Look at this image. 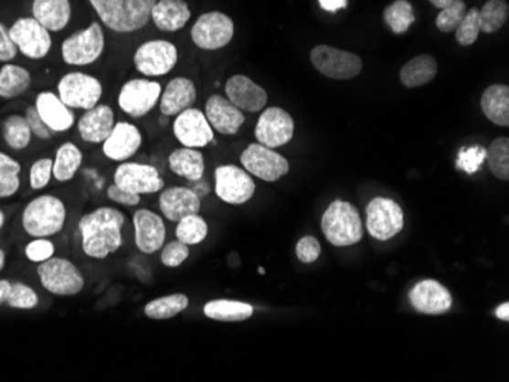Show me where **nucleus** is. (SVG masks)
Wrapping results in <instances>:
<instances>
[{
	"instance_id": "1",
	"label": "nucleus",
	"mask_w": 509,
	"mask_h": 382,
	"mask_svg": "<svg viewBox=\"0 0 509 382\" xmlns=\"http://www.w3.org/2000/svg\"><path fill=\"white\" fill-rule=\"evenodd\" d=\"M124 212L111 206L83 215L79 223L80 242L84 255L90 260H104L124 246Z\"/></svg>"
},
{
	"instance_id": "2",
	"label": "nucleus",
	"mask_w": 509,
	"mask_h": 382,
	"mask_svg": "<svg viewBox=\"0 0 509 382\" xmlns=\"http://www.w3.org/2000/svg\"><path fill=\"white\" fill-rule=\"evenodd\" d=\"M101 22L115 32H134L147 27L157 0H89Z\"/></svg>"
},
{
	"instance_id": "3",
	"label": "nucleus",
	"mask_w": 509,
	"mask_h": 382,
	"mask_svg": "<svg viewBox=\"0 0 509 382\" xmlns=\"http://www.w3.org/2000/svg\"><path fill=\"white\" fill-rule=\"evenodd\" d=\"M68 209L58 196H37L29 201L22 212V228L31 238L56 237L65 228Z\"/></svg>"
},
{
	"instance_id": "4",
	"label": "nucleus",
	"mask_w": 509,
	"mask_h": 382,
	"mask_svg": "<svg viewBox=\"0 0 509 382\" xmlns=\"http://www.w3.org/2000/svg\"><path fill=\"white\" fill-rule=\"evenodd\" d=\"M321 228L331 246L351 247L362 241V218L348 201H333L322 215Z\"/></svg>"
},
{
	"instance_id": "5",
	"label": "nucleus",
	"mask_w": 509,
	"mask_h": 382,
	"mask_svg": "<svg viewBox=\"0 0 509 382\" xmlns=\"http://www.w3.org/2000/svg\"><path fill=\"white\" fill-rule=\"evenodd\" d=\"M37 276L42 287L58 297L77 296L86 285L83 273L74 262L56 256L38 264Z\"/></svg>"
},
{
	"instance_id": "6",
	"label": "nucleus",
	"mask_w": 509,
	"mask_h": 382,
	"mask_svg": "<svg viewBox=\"0 0 509 382\" xmlns=\"http://www.w3.org/2000/svg\"><path fill=\"white\" fill-rule=\"evenodd\" d=\"M106 46L102 27L98 22L68 37L61 46V57L69 66H89L95 63Z\"/></svg>"
},
{
	"instance_id": "7",
	"label": "nucleus",
	"mask_w": 509,
	"mask_h": 382,
	"mask_svg": "<svg viewBox=\"0 0 509 382\" xmlns=\"http://www.w3.org/2000/svg\"><path fill=\"white\" fill-rule=\"evenodd\" d=\"M367 233L378 241H389L404 228V212L392 198L376 196L366 207Z\"/></svg>"
},
{
	"instance_id": "8",
	"label": "nucleus",
	"mask_w": 509,
	"mask_h": 382,
	"mask_svg": "<svg viewBox=\"0 0 509 382\" xmlns=\"http://www.w3.org/2000/svg\"><path fill=\"white\" fill-rule=\"evenodd\" d=\"M313 66L325 77L346 81L362 72L363 61L357 54L348 50L335 49L333 46H316L312 50Z\"/></svg>"
},
{
	"instance_id": "9",
	"label": "nucleus",
	"mask_w": 509,
	"mask_h": 382,
	"mask_svg": "<svg viewBox=\"0 0 509 382\" xmlns=\"http://www.w3.org/2000/svg\"><path fill=\"white\" fill-rule=\"evenodd\" d=\"M58 98L69 109L90 110L102 96V84L88 73L70 72L58 81Z\"/></svg>"
},
{
	"instance_id": "10",
	"label": "nucleus",
	"mask_w": 509,
	"mask_h": 382,
	"mask_svg": "<svg viewBox=\"0 0 509 382\" xmlns=\"http://www.w3.org/2000/svg\"><path fill=\"white\" fill-rule=\"evenodd\" d=\"M243 168L250 175L260 178L262 182L275 183L285 177L290 171L289 160L276 153L273 148H267L261 143H250L243 151L239 159Z\"/></svg>"
},
{
	"instance_id": "11",
	"label": "nucleus",
	"mask_w": 509,
	"mask_h": 382,
	"mask_svg": "<svg viewBox=\"0 0 509 382\" xmlns=\"http://www.w3.org/2000/svg\"><path fill=\"white\" fill-rule=\"evenodd\" d=\"M257 185L252 175L235 164H223L216 169V194L228 205L241 206L252 200Z\"/></svg>"
},
{
	"instance_id": "12",
	"label": "nucleus",
	"mask_w": 509,
	"mask_h": 382,
	"mask_svg": "<svg viewBox=\"0 0 509 382\" xmlns=\"http://www.w3.org/2000/svg\"><path fill=\"white\" fill-rule=\"evenodd\" d=\"M161 95L162 86L159 82L145 78H136L121 87L118 105L132 118H143L156 107Z\"/></svg>"
},
{
	"instance_id": "13",
	"label": "nucleus",
	"mask_w": 509,
	"mask_h": 382,
	"mask_svg": "<svg viewBox=\"0 0 509 382\" xmlns=\"http://www.w3.org/2000/svg\"><path fill=\"white\" fill-rule=\"evenodd\" d=\"M235 27L232 18L220 11L203 14L191 29L194 45L200 49L218 50L229 45L234 38Z\"/></svg>"
},
{
	"instance_id": "14",
	"label": "nucleus",
	"mask_w": 509,
	"mask_h": 382,
	"mask_svg": "<svg viewBox=\"0 0 509 382\" xmlns=\"http://www.w3.org/2000/svg\"><path fill=\"white\" fill-rule=\"evenodd\" d=\"M179 52L173 43L166 40H152L139 46L134 52V68L150 78L164 77L175 68Z\"/></svg>"
},
{
	"instance_id": "15",
	"label": "nucleus",
	"mask_w": 509,
	"mask_h": 382,
	"mask_svg": "<svg viewBox=\"0 0 509 382\" xmlns=\"http://www.w3.org/2000/svg\"><path fill=\"white\" fill-rule=\"evenodd\" d=\"M113 183L121 189L136 196L157 194L165 187L164 178L159 175V171L154 166L136 162H122L116 168Z\"/></svg>"
},
{
	"instance_id": "16",
	"label": "nucleus",
	"mask_w": 509,
	"mask_h": 382,
	"mask_svg": "<svg viewBox=\"0 0 509 382\" xmlns=\"http://www.w3.org/2000/svg\"><path fill=\"white\" fill-rule=\"evenodd\" d=\"M294 121L289 111L280 107H269L262 111L255 127L258 143L267 148H280L293 139Z\"/></svg>"
},
{
	"instance_id": "17",
	"label": "nucleus",
	"mask_w": 509,
	"mask_h": 382,
	"mask_svg": "<svg viewBox=\"0 0 509 382\" xmlns=\"http://www.w3.org/2000/svg\"><path fill=\"white\" fill-rule=\"evenodd\" d=\"M10 36L19 52L31 59L45 58L52 48L49 31L34 17L19 18L11 27Z\"/></svg>"
},
{
	"instance_id": "18",
	"label": "nucleus",
	"mask_w": 509,
	"mask_h": 382,
	"mask_svg": "<svg viewBox=\"0 0 509 382\" xmlns=\"http://www.w3.org/2000/svg\"><path fill=\"white\" fill-rule=\"evenodd\" d=\"M408 302L419 314L440 315L453 306L451 292L433 279H424L408 292Z\"/></svg>"
},
{
	"instance_id": "19",
	"label": "nucleus",
	"mask_w": 509,
	"mask_h": 382,
	"mask_svg": "<svg viewBox=\"0 0 509 382\" xmlns=\"http://www.w3.org/2000/svg\"><path fill=\"white\" fill-rule=\"evenodd\" d=\"M173 132L177 141L186 148H203L214 142V130L207 122V116L202 110H185L177 114Z\"/></svg>"
},
{
	"instance_id": "20",
	"label": "nucleus",
	"mask_w": 509,
	"mask_h": 382,
	"mask_svg": "<svg viewBox=\"0 0 509 382\" xmlns=\"http://www.w3.org/2000/svg\"><path fill=\"white\" fill-rule=\"evenodd\" d=\"M134 246L143 255H153L165 244L164 218L150 209H139L133 215Z\"/></svg>"
},
{
	"instance_id": "21",
	"label": "nucleus",
	"mask_w": 509,
	"mask_h": 382,
	"mask_svg": "<svg viewBox=\"0 0 509 382\" xmlns=\"http://www.w3.org/2000/svg\"><path fill=\"white\" fill-rule=\"evenodd\" d=\"M226 98L241 111L257 113L266 109L269 95L246 75H234L226 82Z\"/></svg>"
},
{
	"instance_id": "22",
	"label": "nucleus",
	"mask_w": 509,
	"mask_h": 382,
	"mask_svg": "<svg viewBox=\"0 0 509 382\" xmlns=\"http://www.w3.org/2000/svg\"><path fill=\"white\" fill-rule=\"evenodd\" d=\"M143 145V134L130 122H116L111 136L102 142V153L113 162H127Z\"/></svg>"
},
{
	"instance_id": "23",
	"label": "nucleus",
	"mask_w": 509,
	"mask_h": 382,
	"mask_svg": "<svg viewBox=\"0 0 509 382\" xmlns=\"http://www.w3.org/2000/svg\"><path fill=\"white\" fill-rule=\"evenodd\" d=\"M205 116L212 130L223 136H234L246 122L244 113L235 107L226 96L212 95L205 105Z\"/></svg>"
},
{
	"instance_id": "24",
	"label": "nucleus",
	"mask_w": 509,
	"mask_h": 382,
	"mask_svg": "<svg viewBox=\"0 0 509 382\" xmlns=\"http://www.w3.org/2000/svg\"><path fill=\"white\" fill-rule=\"evenodd\" d=\"M202 207L200 196L191 187L173 186L162 189L159 209L168 221L179 223L189 215L198 214Z\"/></svg>"
},
{
	"instance_id": "25",
	"label": "nucleus",
	"mask_w": 509,
	"mask_h": 382,
	"mask_svg": "<svg viewBox=\"0 0 509 382\" xmlns=\"http://www.w3.org/2000/svg\"><path fill=\"white\" fill-rule=\"evenodd\" d=\"M115 113L109 105L98 104L79 121L80 136L88 143H102L115 127Z\"/></svg>"
},
{
	"instance_id": "26",
	"label": "nucleus",
	"mask_w": 509,
	"mask_h": 382,
	"mask_svg": "<svg viewBox=\"0 0 509 382\" xmlns=\"http://www.w3.org/2000/svg\"><path fill=\"white\" fill-rule=\"evenodd\" d=\"M197 100V89L189 78H173L161 95V111L164 116H177L191 109Z\"/></svg>"
},
{
	"instance_id": "27",
	"label": "nucleus",
	"mask_w": 509,
	"mask_h": 382,
	"mask_svg": "<svg viewBox=\"0 0 509 382\" xmlns=\"http://www.w3.org/2000/svg\"><path fill=\"white\" fill-rule=\"evenodd\" d=\"M37 109L43 122L51 128L54 133L68 132L74 127L75 116L69 107L52 91H42L36 101Z\"/></svg>"
},
{
	"instance_id": "28",
	"label": "nucleus",
	"mask_w": 509,
	"mask_h": 382,
	"mask_svg": "<svg viewBox=\"0 0 509 382\" xmlns=\"http://www.w3.org/2000/svg\"><path fill=\"white\" fill-rule=\"evenodd\" d=\"M189 18L191 11L185 0H157L153 6L152 20L164 32L179 31Z\"/></svg>"
},
{
	"instance_id": "29",
	"label": "nucleus",
	"mask_w": 509,
	"mask_h": 382,
	"mask_svg": "<svg viewBox=\"0 0 509 382\" xmlns=\"http://www.w3.org/2000/svg\"><path fill=\"white\" fill-rule=\"evenodd\" d=\"M34 18L48 31H61L70 20L69 0H34Z\"/></svg>"
},
{
	"instance_id": "30",
	"label": "nucleus",
	"mask_w": 509,
	"mask_h": 382,
	"mask_svg": "<svg viewBox=\"0 0 509 382\" xmlns=\"http://www.w3.org/2000/svg\"><path fill=\"white\" fill-rule=\"evenodd\" d=\"M481 109L485 118L500 127L509 125V87L493 84L481 98Z\"/></svg>"
},
{
	"instance_id": "31",
	"label": "nucleus",
	"mask_w": 509,
	"mask_h": 382,
	"mask_svg": "<svg viewBox=\"0 0 509 382\" xmlns=\"http://www.w3.org/2000/svg\"><path fill=\"white\" fill-rule=\"evenodd\" d=\"M253 306L246 302L229 301V299H217L207 302L203 306V314L214 322H225V324H239L246 322L252 317Z\"/></svg>"
},
{
	"instance_id": "32",
	"label": "nucleus",
	"mask_w": 509,
	"mask_h": 382,
	"mask_svg": "<svg viewBox=\"0 0 509 382\" xmlns=\"http://www.w3.org/2000/svg\"><path fill=\"white\" fill-rule=\"evenodd\" d=\"M170 169L188 182H197L205 175V157L196 148H177L168 157Z\"/></svg>"
},
{
	"instance_id": "33",
	"label": "nucleus",
	"mask_w": 509,
	"mask_h": 382,
	"mask_svg": "<svg viewBox=\"0 0 509 382\" xmlns=\"http://www.w3.org/2000/svg\"><path fill=\"white\" fill-rule=\"evenodd\" d=\"M438 75V61L431 55H418L415 58L410 59L408 63L404 64L401 72H399V80L403 82L404 87L408 89H415V87H422L435 80Z\"/></svg>"
},
{
	"instance_id": "34",
	"label": "nucleus",
	"mask_w": 509,
	"mask_h": 382,
	"mask_svg": "<svg viewBox=\"0 0 509 382\" xmlns=\"http://www.w3.org/2000/svg\"><path fill=\"white\" fill-rule=\"evenodd\" d=\"M83 164V153L72 142H66L57 150L56 159L52 164V177L57 182H70Z\"/></svg>"
},
{
	"instance_id": "35",
	"label": "nucleus",
	"mask_w": 509,
	"mask_h": 382,
	"mask_svg": "<svg viewBox=\"0 0 509 382\" xmlns=\"http://www.w3.org/2000/svg\"><path fill=\"white\" fill-rule=\"evenodd\" d=\"M31 86V73L16 64H5L0 69V98L13 100L24 95Z\"/></svg>"
},
{
	"instance_id": "36",
	"label": "nucleus",
	"mask_w": 509,
	"mask_h": 382,
	"mask_svg": "<svg viewBox=\"0 0 509 382\" xmlns=\"http://www.w3.org/2000/svg\"><path fill=\"white\" fill-rule=\"evenodd\" d=\"M188 306V296L184 292H177L148 302L147 305L143 306V314L147 315V319L170 320L184 313Z\"/></svg>"
},
{
	"instance_id": "37",
	"label": "nucleus",
	"mask_w": 509,
	"mask_h": 382,
	"mask_svg": "<svg viewBox=\"0 0 509 382\" xmlns=\"http://www.w3.org/2000/svg\"><path fill=\"white\" fill-rule=\"evenodd\" d=\"M2 134H4L6 145L17 151L27 148L29 145V142H31V137H33V133H31V128H29L27 119L24 116H20V114H10L4 121Z\"/></svg>"
},
{
	"instance_id": "38",
	"label": "nucleus",
	"mask_w": 509,
	"mask_h": 382,
	"mask_svg": "<svg viewBox=\"0 0 509 382\" xmlns=\"http://www.w3.org/2000/svg\"><path fill=\"white\" fill-rule=\"evenodd\" d=\"M383 18L394 34H404L415 23V11L408 0H395L385 9Z\"/></svg>"
},
{
	"instance_id": "39",
	"label": "nucleus",
	"mask_w": 509,
	"mask_h": 382,
	"mask_svg": "<svg viewBox=\"0 0 509 382\" xmlns=\"http://www.w3.org/2000/svg\"><path fill=\"white\" fill-rule=\"evenodd\" d=\"M485 160H488V168L491 174L499 180H509V139L499 137L491 142L490 148L486 150Z\"/></svg>"
},
{
	"instance_id": "40",
	"label": "nucleus",
	"mask_w": 509,
	"mask_h": 382,
	"mask_svg": "<svg viewBox=\"0 0 509 382\" xmlns=\"http://www.w3.org/2000/svg\"><path fill=\"white\" fill-rule=\"evenodd\" d=\"M209 233L207 219L198 214L189 215L180 219L175 228V238L186 246H197L205 241Z\"/></svg>"
},
{
	"instance_id": "41",
	"label": "nucleus",
	"mask_w": 509,
	"mask_h": 382,
	"mask_svg": "<svg viewBox=\"0 0 509 382\" xmlns=\"http://www.w3.org/2000/svg\"><path fill=\"white\" fill-rule=\"evenodd\" d=\"M509 17V5L504 0H488L481 11V31L485 34H494L504 27Z\"/></svg>"
},
{
	"instance_id": "42",
	"label": "nucleus",
	"mask_w": 509,
	"mask_h": 382,
	"mask_svg": "<svg viewBox=\"0 0 509 382\" xmlns=\"http://www.w3.org/2000/svg\"><path fill=\"white\" fill-rule=\"evenodd\" d=\"M19 162L0 151V198H10L20 189Z\"/></svg>"
},
{
	"instance_id": "43",
	"label": "nucleus",
	"mask_w": 509,
	"mask_h": 382,
	"mask_svg": "<svg viewBox=\"0 0 509 382\" xmlns=\"http://www.w3.org/2000/svg\"><path fill=\"white\" fill-rule=\"evenodd\" d=\"M5 303L13 310H34L38 306L37 292L27 283H11L10 294L6 297Z\"/></svg>"
},
{
	"instance_id": "44",
	"label": "nucleus",
	"mask_w": 509,
	"mask_h": 382,
	"mask_svg": "<svg viewBox=\"0 0 509 382\" xmlns=\"http://www.w3.org/2000/svg\"><path fill=\"white\" fill-rule=\"evenodd\" d=\"M467 11L468 9L463 0H453L451 4L440 9V13L436 17V27H438L440 32H445V34L456 31V27H459V23L462 22V18L465 17Z\"/></svg>"
},
{
	"instance_id": "45",
	"label": "nucleus",
	"mask_w": 509,
	"mask_h": 382,
	"mask_svg": "<svg viewBox=\"0 0 509 382\" xmlns=\"http://www.w3.org/2000/svg\"><path fill=\"white\" fill-rule=\"evenodd\" d=\"M456 41L461 46H472L476 43L481 34V18H479V9L472 8L467 11L462 22L456 27Z\"/></svg>"
},
{
	"instance_id": "46",
	"label": "nucleus",
	"mask_w": 509,
	"mask_h": 382,
	"mask_svg": "<svg viewBox=\"0 0 509 382\" xmlns=\"http://www.w3.org/2000/svg\"><path fill=\"white\" fill-rule=\"evenodd\" d=\"M189 246L184 242L175 239V241L164 244L162 247L161 262L165 265L166 269H177L188 260Z\"/></svg>"
},
{
	"instance_id": "47",
	"label": "nucleus",
	"mask_w": 509,
	"mask_h": 382,
	"mask_svg": "<svg viewBox=\"0 0 509 382\" xmlns=\"http://www.w3.org/2000/svg\"><path fill=\"white\" fill-rule=\"evenodd\" d=\"M56 253L54 242L49 238H34L28 246L25 247V256L33 264H42L45 260L52 258Z\"/></svg>"
},
{
	"instance_id": "48",
	"label": "nucleus",
	"mask_w": 509,
	"mask_h": 382,
	"mask_svg": "<svg viewBox=\"0 0 509 382\" xmlns=\"http://www.w3.org/2000/svg\"><path fill=\"white\" fill-rule=\"evenodd\" d=\"M52 164L54 160L43 157L34 162L33 166L29 169V185L34 191H40L49 185L52 178Z\"/></svg>"
},
{
	"instance_id": "49",
	"label": "nucleus",
	"mask_w": 509,
	"mask_h": 382,
	"mask_svg": "<svg viewBox=\"0 0 509 382\" xmlns=\"http://www.w3.org/2000/svg\"><path fill=\"white\" fill-rule=\"evenodd\" d=\"M486 157L485 148L482 146H470V148H463V150L459 151L458 157V166L459 169H462L467 174H474L479 171L481 164H483V160Z\"/></svg>"
},
{
	"instance_id": "50",
	"label": "nucleus",
	"mask_w": 509,
	"mask_h": 382,
	"mask_svg": "<svg viewBox=\"0 0 509 382\" xmlns=\"http://www.w3.org/2000/svg\"><path fill=\"white\" fill-rule=\"evenodd\" d=\"M321 242L317 241L314 237H303L299 239L296 244V256L302 264H313L319 260L321 256Z\"/></svg>"
},
{
	"instance_id": "51",
	"label": "nucleus",
	"mask_w": 509,
	"mask_h": 382,
	"mask_svg": "<svg viewBox=\"0 0 509 382\" xmlns=\"http://www.w3.org/2000/svg\"><path fill=\"white\" fill-rule=\"evenodd\" d=\"M27 122H28L29 128H31V133L34 136H37L38 139H43V141H48L54 136V132L51 128L48 127L47 123L43 122V119L40 118L36 105L34 107H28L27 110Z\"/></svg>"
},
{
	"instance_id": "52",
	"label": "nucleus",
	"mask_w": 509,
	"mask_h": 382,
	"mask_svg": "<svg viewBox=\"0 0 509 382\" xmlns=\"http://www.w3.org/2000/svg\"><path fill=\"white\" fill-rule=\"evenodd\" d=\"M107 198L116 205L127 206V207H134L141 203V196L130 194V192L121 189L120 186H116L115 183L107 187Z\"/></svg>"
},
{
	"instance_id": "53",
	"label": "nucleus",
	"mask_w": 509,
	"mask_h": 382,
	"mask_svg": "<svg viewBox=\"0 0 509 382\" xmlns=\"http://www.w3.org/2000/svg\"><path fill=\"white\" fill-rule=\"evenodd\" d=\"M17 52H19V49L11 38L10 31L6 29L4 23H0V61L8 63L11 59L16 58Z\"/></svg>"
},
{
	"instance_id": "54",
	"label": "nucleus",
	"mask_w": 509,
	"mask_h": 382,
	"mask_svg": "<svg viewBox=\"0 0 509 382\" xmlns=\"http://www.w3.org/2000/svg\"><path fill=\"white\" fill-rule=\"evenodd\" d=\"M322 9H325L328 13H335L339 9H344L348 6L346 0H319Z\"/></svg>"
},
{
	"instance_id": "55",
	"label": "nucleus",
	"mask_w": 509,
	"mask_h": 382,
	"mask_svg": "<svg viewBox=\"0 0 509 382\" xmlns=\"http://www.w3.org/2000/svg\"><path fill=\"white\" fill-rule=\"evenodd\" d=\"M494 315L502 322H509V303L504 302L502 305L497 306L494 311Z\"/></svg>"
},
{
	"instance_id": "56",
	"label": "nucleus",
	"mask_w": 509,
	"mask_h": 382,
	"mask_svg": "<svg viewBox=\"0 0 509 382\" xmlns=\"http://www.w3.org/2000/svg\"><path fill=\"white\" fill-rule=\"evenodd\" d=\"M11 282L6 279H0V305L5 303L6 297L10 294Z\"/></svg>"
},
{
	"instance_id": "57",
	"label": "nucleus",
	"mask_w": 509,
	"mask_h": 382,
	"mask_svg": "<svg viewBox=\"0 0 509 382\" xmlns=\"http://www.w3.org/2000/svg\"><path fill=\"white\" fill-rule=\"evenodd\" d=\"M429 2H430L431 5H433V6H436V8H445V6H447V5L451 4V2H453V0H429Z\"/></svg>"
},
{
	"instance_id": "58",
	"label": "nucleus",
	"mask_w": 509,
	"mask_h": 382,
	"mask_svg": "<svg viewBox=\"0 0 509 382\" xmlns=\"http://www.w3.org/2000/svg\"><path fill=\"white\" fill-rule=\"evenodd\" d=\"M5 267V251L0 250V271Z\"/></svg>"
},
{
	"instance_id": "59",
	"label": "nucleus",
	"mask_w": 509,
	"mask_h": 382,
	"mask_svg": "<svg viewBox=\"0 0 509 382\" xmlns=\"http://www.w3.org/2000/svg\"><path fill=\"white\" fill-rule=\"evenodd\" d=\"M5 226V214L0 210V230Z\"/></svg>"
}]
</instances>
